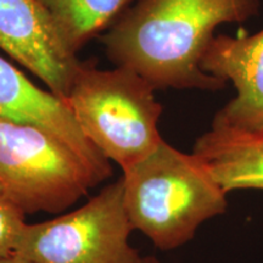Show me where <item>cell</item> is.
Wrapping results in <instances>:
<instances>
[{"label": "cell", "mask_w": 263, "mask_h": 263, "mask_svg": "<svg viewBox=\"0 0 263 263\" xmlns=\"http://www.w3.org/2000/svg\"><path fill=\"white\" fill-rule=\"evenodd\" d=\"M259 0H139L101 39L106 55L155 89L215 91L224 82L206 73L201 60L222 24L258 14Z\"/></svg>", "instance_id": "6da1fadb"}, {"label": "cell", "mask_w": 263, "mask_h": 263, "mask_svg": "<svg viewBox=\"0 0 263 263\" xmlns=\"http://www.w3.org/2000/svg\"><path fill=\"white\" fill-rule=\"evenodd\" d=\"M124 202L132 226L161 250L190 241L199 227L227 211V194L194 154L162 141L124 171Z\"/></svg>", "instance_id": "7a4b0ae2"}, {"label": "cell", "mask_w": 263, "mask_h": 263, "mask_svg": "<svg viewBox=\"0 0 263 263\" xmlns=\"http://www.w3.org/2000/svg\"><path fill=\"white\" fill-rule=\"evenodd\" d=\"M155 90L129 68L100 70L82 61L65 103L88 140L124 172L163 141Z\"/></svg>", "instance_id": "3957f363"}, {"label": "cell", "mask_w": 263, "mask_h": 263, "mask_svg": "<svg viewBox=\"0 0 263 263\" xmlns=\"http://www.w3.org/2000/svg\"><path fill=\"white\" fill-rule=\"evenodd\" d=\"M101 182L51 133L0 117V199L25 217L65 211Z\"/></svg>", "instance_id": "277c9868"}, {"label": "cell", "mask_w": 263, "mask_h": 263, "mask_svg": "<svg viewBox=\"0 0 263 263\" xmlns=\"http://www.w3.org/2000/svg\"><path fill=\"white\" fill-rule=\"evenodd\" d=\"M121 177L76 211L26 224L15 255L33 263H139Z\"/></svg>", "instance_id": "5b68a950"}, {"label": "cell", "mask_w": 263, "mask_h": 263, "mask_svg": "<svg viewBox=\"0 0 263 263\" xmlns=\"http://www.w3.org/2000/svg\"><path fill=\"white\" fill-rule=\"evenodd\" d=\"M0 49L66 100L82 64L37 0H0Z\"/></svg>", "instance_id": "8992f818"}, {"label": "cell", "mask_w": 263, "mask_h": 263, "mask_svg": "<svg viewBox=\"0 0 263 263\" xmlns=\"http://www.w3.org/2000/svg\"><path fill=\"white\" fill-rule=\"evenodd\" d=\"M201 68L234 85L236 95L215 115L211 126L263 136V29L249 35H215Z\"/></svg>", "instance_id": "52a82bcc"}, {"label": "cell", "mask_w": 263, "mask_h": 263, "mask_svg": "<svg viewBox=\"0 0 263 263\" xmlns=\"http://www.w3.org/2000/svg\"><path fill=\"white\" fill-rule=\"evenodd\" d=\"M0 117L37 126L73 149L105 180L110 161L88 140L67 104L39 88L16 66L0 57Z\"/></svg>", "instance_id": "ba28073f"}, {"label": "cell", "mask_w": 263, "mask_h": 263, "mask_svg": "<svg viewBox=\"0 0 263 263\" xmlns=\"http://www.w3.org/2000/svg\"><path fill=\"white\" fill-rule=\"evenodd\" d=\"M193 154L227 194L263 190V136L211 126L197 138Z\"/></svg>", "instance_id": "9c48e42d"}, {"label": "cell", "mask_w": 263, "mask_h": 263, "mask_svg": "<svg viewBox=\"0 0 263 263\" xmlns=\"http://www.w3.org/2000/svg\"><path fill=\"white\" fill-rule=\"evenodd\" d=\"M130 0H37L68 50L77 52L114 22Z\"/></svg>", "instance_id": "30bf717a"}, {"label": "cell", "mask_w": 263, "mask_h": 263, "mask_svg": "<svg viewBox=\"0 0 263 263\" xmlns=\"http://www.w3.org/2000/svg\"><path fill=\"white\" fill-rule=\"evenodd\" d=\"M26 224L25 216L0 199V257L15 255Z\"/></svg>", "instance_id": "8fae6325"}, {"label": "cell", "mask_w": 263, "mask_h": 263, "mask_svg": "<svg viewBox=\"0 0 263 263\" xmlns=\"http://www.w3.org/2000/svg\"><path fill=\"white\" fill-rule=\"evenodd\" d=\"M0 263H33V262L21 257V256L11 255V256H6V257H0Z\"/></svg>", "instance_id": "7c38bea8"}, {"label": "cell", "mask_w": 263, "mask_h": 263, "mask_svg": "<svg viewBox=\"0 0 263 263\" xmlns=\"http://www.w3.org/2000/svg\"><path fill=\"white\" fill-rule=\"evenodd\" d=\"M139 263H160L159 259L156 257H153V256H149V257H143Z\"/></svg>", "instance_id": "4fadbf2b"}]
</instances>
